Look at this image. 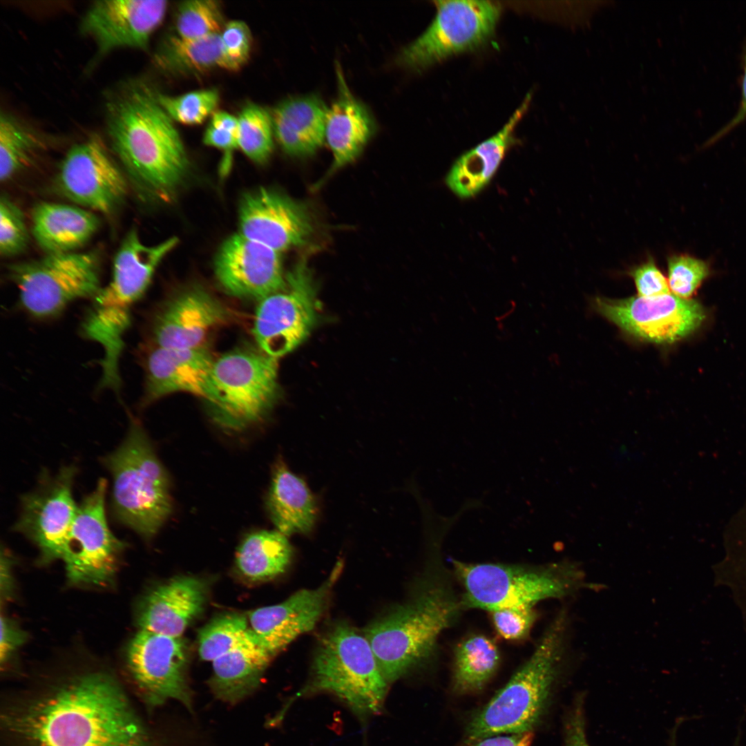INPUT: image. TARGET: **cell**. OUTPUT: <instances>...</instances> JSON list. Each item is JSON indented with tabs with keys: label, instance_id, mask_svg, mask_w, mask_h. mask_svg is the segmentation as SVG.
Instances as JSON below:
<instances>
[{
	"label": "cell",
	"instance_id": "cell-1",
	"mask_svg": "<svg viewBox=\"0 0 746 746\" xmlns=\"http://www.w3.org/2000/svg\"><path fill=\"white\" fill-rule=\"evenodd\" d=\"M2 725L8 746H153L122 687L103 672L12 702Z\"/></svg>",
	"mask_w": 746,
	"mask_h": 746
},
{
	"label": "cell",
	"instance_id": "cell-2",
	"mask_svg": "<svg viewBox=\"0 0 746 746\" xmlns=\"http://www.w3.org/2000/svg\"><path fill=\"white\" fill-rule=\"evenodd\" d=\"M157 93L142 82L123 83L107 99L106 124L111 147L128 178L144 193L161 198L182 182L189 159Z\"/></svg>",
	"mask_w": 746,
	"mask_h": 746
},
{
	"label": "cell",
	"instance_id": "cell-3",
	"mask_svg": "<svg viewBox=\"0 0 746 746\" xmlns=\"http://www.w3.org/2000/svg\"><path fill=\"white\" fill-rule=\"evenodd\" d=\"M568 618L560 612L526 662L468 723V743L488 736L532 731L545 709L564 658Z\"/></svg>",
	"mask_w": 746,
	"mask_h": 746
},
{
	"label": "cell",
	"instance_id": "cell-4",
	"mask_svg": "<svg viewBox=\"0 0 746 746\" xmlns=\"http://www.w3.org/2000/svg\"><path fill=\"white\" fill-rule=\"evenodd\" d=\"M462 608L450 589L435 580L370 625L365 636L386 681L398 680L428 660Z\"/></svg>",
	"mask_w": 746,
	"mask_h": 746
},
{
	"label": "cell",
	"instance_id": "cell-5",
	"mask_svg": "<svg viewBox=\"0 0 746 746\" xmlns=\"http://www.w3.org/2000/svg\"><path fill=\"white\" fill-rule=\"evenodd\" d=\"M104 463L113 479L117 519L144 538L153 537L172 510L170 483L137 421H131L124 441Z\"/></svg>",
	"mask_w": 746,
	"mask_h": 746
},
{
	"label": "cell",
	"instance_id": "cell-6",
	"mask_svg": "<svg viewBox=\"0 0 746 746\" xmlns=\"http://www.w3.org/2000/svg\"><path fill=\"white\" fill-rule=\"evenodd\" d=\"M452 564L463 586V608L492 612L534 606L542 600L563 597L585 586L582 571L568 563L530 566L452 560Z\"/></svg>",
	"mask_w": 746,
	"mask_h": 746
},
{
	"label": "cell",
	"instance_id": "cell-7",
	"mask_svg": "<svg viewBox=\"0 0 746 746\" xmlns=\"http://www.w3.org/2000/svg\"><path fill=\"white\" fill-rule=\"evenodd\" d=\"M311 691L330 692L355 712H379L388 682L365 636L344 623L335 624L321 638L312 668Z\"/></svg>",
	"mask_w": 746,
	"mask_h": 746
},
{
	"label": "cell",
	"instance_id": "cell-8",
	"mask_svg": "<svg viewBox=\"0 0 746 746\" xmlns=\"http://www.w3.org/2000/svg\"><path fill=\"white\" fill-rule=\"evenodd\" d=\"M99 267L97 252L75 251L12 264L8 272L24 311L33 318L48 319L72 302L97 294L102 288Z\"/></svg>",
	"mask_w": 746,
	"mask_h": 746
},
{
	"label": "cell",
	"instance_id": "cell-9",
	"mask_svg": "<svg viewBox=\"0 0 746 746\" xmlns=\"http://www.w3.org/2000/svg\"><path fill=\"white\" fill-rule=\"evenodd\" d=\"M213 379L220 399L218 421L231 428L259 421L279 398L278 358L261 350L222 355L214 361Z\"/></svg>",
	"mask_w": 746,
	"mask_h": 746
},
{
	"label": "cell",
	"instance_id": "cell-10",
	"mask_svg": "<svg viewBox=\"0 0 746 746\" xmlns=\"http://www.w3.org/2000/svg\"><path fill=\"white\" fill-rule=\"evenodd\" d=\"M285 278L283 289L259 300L252 329L260 350L278 359L303 343L319 318L316 287L307 259H300Z\"/></svg>",
	"mask_w": 746,
	"mask_h": 746
},
{
	"label": "cell",
	"instance_id": "cell-11",
	"mask_svg": "<svg viewBox=\"0 0 746 746\" xmlns=\"http://www.w3.org/2000/svg\"><path fill=\"white\" fill-rule=\"evenodd\" d=\"M437 14L428 28L398 56L409 68L420 70L452 55L473 50L495 32L501 7L490 1H434Z\"/></svg>",
	"mask_w": 746,
	"mask_h": 746
},
{
	"label": "cell",
	"instance_id": "cell-12",
	"mask_svg": "<svg viewBox=\"0 0 746 746\" xmlns=\"http://www.w3.org/2000/svg\"><path fill=\"white\" fill-rule=\"evenodd\" d=\"M106 484L99 479L77 506L62 557L72 583L104 584L115 573L124 544L112 534L106 519Z\"/></svg>",
	"mask_w": 746,
	"mask_h": 746
},
{
	"label": "cell",
	"instance_id": "cell-13",
	"mask_svg": "<svg viewBox=\"0 0 746 746\" xmlns=\"http://www.w3.org/2000/svg\"><path fill=\"white\" fill-rule=\"evenodd\" d=\"M189 647L182 638L141 630L128 649L130 673L146 705L150 708L169 699L193 708L187 678Z\"/></svg>",
	"mask_w": 746,
	"mask_h": 746
},
{
	"label": "cell",
	"instance_id": "cell-14",
	"mask_svg": "<svg viewBox=\"0 0 746 746\" xmlns=\"http://www.w3.org/2000/svg\"><path fill=\"white\" fill-rule=\"evenodd\" d=\"M596 310L623 331L645 341L670 343L685 337L705 318L701 305L668 293L624 299L596 298Z\"/></svg>",
	"mask_w": 746,
	"mask_h": 746
},
{
	"label": "cell",
	"instance_id": "cell-15",
	"mask_svg": "<svg viewBox=\"0 0 746 746\" xmlns=\"http://www.w3.org/2000/svg\"><path fill=\"white\" fill-rule=\"evenodd\" d=\"M58 191L71 202L104 213L114 211L127 194V180L99 138L73 145L55 178Z\"/></svg>",
	"mask_w": 746,
	"mask_h": 746
},
{
	"label": "cell",
	"instance_id": "cell-16",
	"mask_svg": "<svg viewBox=\"0 0 746 746\" xmlns=\"http://www.w3.org/2000/svg\"><path fill=\"white\" fill-rule=\"evenodd\" d=\"M75 473L72 466L53 476L44 473L37 488L22 499L15 529L38 546L44 560L62 559L77 510L72 495Z\"/></svg>",
	"mask_w": 746,
	"mask_h": 746
},
{
	"label": "cell",
	"instance_id": "cell-17",
	"mask_svg": "<svg viewBox=\"0 0 746 746\" xmlns=\"http://www.w3.org/2000/svg\"><path fill=\"white\" fill-rule=\"evenodd\" d=\"M238 224L240 234L280 253L306 245L315 231L305 204L262 187L243 195Z\"/></svg>",
	"mask_w": 746,
	"mask_h": 746
},
{
	"label": "cell",
	"instance_id": "cell-18",
	"mask_svg": "<svg viewBox=\"0 0 746 746\" xmlns=\"http://www.w3.org/2000/svg\"><path fill=\"white\" fill-rule=\"evenodd\" d=\"M167 8L162 0L96 1L84 14L80 30L93 39L99 55L120 48L144 50Z\"/></svg>",
	"mask_w": 746,
	"mask_h": 746
},
{
	"label": "cell",
	"instance_id": "cell-19",
	"mask_svg": "<svg viewBox=\"0 0 746 746\" xmlns=\"http://www.w3.org/2000/svg\"><path fill=\"white\" fill-rule=\"evenodd\" d=\"M214 271L223 289L239 298L260 300L286 285L280 253L239 233L222 244Z\"/></svg>",
	"mask_w": 746,
	"mask_h": 746
},
{
	"label": "cell",
	"instance_id": "cell-20",
	"mask_svg": "<svg viewBox=\"0 0 746 746\" xmlns=\"http://www.w3.org/2000/svg\"><path fill=\"white\" fill-rule=\"evenodd\" d=\"M215 359L204 346L164 348L153 345L144 358L145 403L174 392H187L220 403L213 379Z\"/></svg>",
	"mask_w": 746,
	"mask_h": 746
},
{
	"label": "cell",
	"instance_id": "cell-21",
	"mask_svg": "<svg viewBox=\"0 0 746 746\" xmlns=\"http://www.w3.org/2000/svg\"><path fill=\"white\" fill-rule=\"evenodd\" d=\"M341 569L342 564L338 562L319 587L300 590L281 603L248 613L250 630L273 657L298 636L314 629L326 608Z\"/></svg>",
	"mask_w": 746,
	"mask_h": 746
},
{
	"label": "cell",
	"instance_id": "cell-22",
	"mask_svg": "<svg viewBox=\"0 0 746 746\" xmlns=\"http://www.w3.org/2000/svg\"><path fill=\"white\" fill-rule=\"evenodd\" d=\"M229 309L202 287L185 289L170 299L155 315L153 345L187 349L202 347L208 334L230 319Z\"/></svg>",
	"mask_w": 746,
	"mask_h": 746
},
{
	"label": "cell",
	"instance_id": "cell-23",
	"mask_svg": "<svg viewBox=\"0 0 746 746\" xmlns=\"http://www.w3.org/2000/svg\"><path fill=\"white\" fill-rule=\"evenodd\" d=\"M209 584L202 577L178 575L154 587L138 609L141 630L180 637L203 613Z\"/></svg>",
	"mask_w": 746,
	"mask_h": 746
},
{
	"label": "cell",
	"instance_id": "cell-24",
	"mask_svg": "<svg viewBox=\"0 0 746 746\" xmlns=\"http://www.w3.org/2000/svg\"><path fill=\"white\" fill-rule=\"evenodd\" d=\"M338 96L328 108L325 139L333 162L323 181L353 162L362 152L376 129L372 115L347 86L340 66H336Z\"/></svg>",
	"mask_w": 746,
	"mask_h": 746
},
{
	"label": "cell",
	"instance_id": "cell-25",
	"mask_svg": "<svg viewBox=\"0 0 746 746\" xmlns=\"http://www.w3.org/2000/svg\"><path fill=\"white\" fill-rule=\"evenodd\" d=\"M528 94L508 122L495 135L462 154L448 172L445 182L458 198L469 199L479 193L490 182L509 147L514 131L526 111Z\"/></svg>",
	"mask_w": 746,
	"mask_h": 746
},
{
	"label": "cell",
	"instance_id": "cell-26",
	"mask_svg": "<svg viewBox=\"0 0 746 746\" xmlns=\"http://www.w3.org/2000/svg\"><path fill=\"white\" fill-rule=\"evenodd\" d=\"M328 108L317 95L283 100L270 112L274 135L288 155L314 154L323 144Z\"/></svg>",
	"mask_w": 746,
	"mask_h": 746
},
{
	"label": "cell",
	"instance_id": "cell-27",
	"mask_svg": "<svg viewBox=\"0 0 746 746\" xmlns=\"http://www.w3.org/2000/svg\"><path fill=\"white\" fill-rule=\"evenodd\" d=\"M99 218L91 211L43 202L31 213V233L46 254L75 252L97 232Z\"/></svg>",
	"mask_w": 746,
	"mask_h": 746
},
{
	"label": "cell",
	"instance_id": "cell-28",
	"mask_svg": "<svg viewBox=\"0 0 746 746\" xmlns=\"http://www.w3.org/2000/svg\"><path fill=\"white\" fill-rule=\"evenodd\" d=\"M272 658L249 629L240 643L212 661V693L223 702H239L258 687Z\"/></svg>",
	"mask_w": 746,
	"mask_h": 746
},
{
	"label": "cell",
	"instance_id": "cell-29",
	"mask_svg": "<svg viewBox=\"0 0 746 746\" xmlns=\"http://www.w3.org/2000/svg\"><path fill=\"white\" fill-rule=\"evenodd\" d=\"M266 502L271 521L283 535L312 529L317 515L315 499L305 482L281 459L274 466Z\"/></svg>",
	"mask_w": 746,
	"mask_h": 746
},
{
	"label": "cell",
	"instance_id": "cell-30",
	"mask_svg": "<svg viewBox=\"0 0 746 746\" xmlns=\"http://www.w3.org/2000/svg\"><path fill=\"white\" fill-rule=\"evenodd\" d=\"M292 548L279 531L260 530L248 535L236 556L238 573L245 580L260 582L283 573L290 563Z\"/></svg>",
	"mask_w": 746,
	"mask_h": 746
},
{
	"label": "cell",
	"instance_id": "cell-31",
	"mask_svg": "<svg viewBox=\"0 0 746 746\" xmlns=\"http://www.w3.org/2000/svg\"><path fill=\"white\" fill-rule=\"evenodd\" d=\"M160 69L175 75L200 74L224 68L220 33L201 38L166 37L154 55Z\"/></svg>",
	"mask_w": 746,
	"mask_h": 746
},
{
	"label": "cell",
	"instance_id": "cell-32",
	"mask_svg": "<svg viewBox=\"0 0 746 746\" xmlns=\"http://www.w3.org/2000/svg\"><path fill=\"white\" fill-rule=\"evenodd\" d=\"M499 653L488 638L475 635L461 641L454 656L453 688L460 694L481 689L496 671Z\"/></svg>",
	"mask_w": 746,
	"mask_h": 746
},
{
	"label": "cell",
	"instance_id": "cell-33",
	"mask_svg": "<svg viewBox=\"0 0 746 746\" xmlns=\"http://www.w3.org/2000/svg\"><path fill=\"white\" fill-rule=\"evenodd\" d=\"M45 146L44 137L15 116L0 117V179L6 182L30 164Z\"/></svg>",
	"mask_w": 746,
	"mask_h": 746
},
{
	"label": "cell",
	"instance_id": "cell-34",
	"mask_svg": "<svg viewBox=\"0 0 746 746\" xmlns=\"http://www.w3.org/2000/svg\"><path fill=\"white\" fill-rule=\"evenodd\" d=\"M238 120V149L254 162L265 163L274 149L271 113L262 106L248 103L241 109Z\"/></svg>",
	"mask_w": 746,
	"mask_h": 746
},
{
	"label": "cell",
	"instance_id": "cell-35",
	"mask_svg": "<svg viewBox=\"0 0 746 746\" xmlns=\"http://www.w3.org/2000/svg\"><path fill=\"white\" fill-rule=\"evenodd\" d=\"M248 617L238 612L218 614L199 631L198 653L203 660L213 661L224 654L246 636Z\"/></svg>",
	"mask_w": 746,
	"mask_h": 746
},
{
	"label": "cell",
	"instance_id": "cell-36",
	"mask_svg": "<svg viewBox=\"0 0 746 746\" xmlns=\"http://www.w3.org/2000/svg\"><path fill=\"white\" fill-rule=\"evenodd\" d=\"M225 24L220 1L190 0L178 6L175 28L179 37L195 39L219 34Z\"/></svg>",
	"mask_w": 746,
	"mask_h": 746
},
{
	"label": "cell",
	"instance_id": "cell-37",
	"mask_svg": "<svg viewBox=\"0 0 746 746\" xmlns=\"http://www.w3.org/2000/svg\"><path fill=\"white\" fill-rule=\"evenodd\" d=\"M157 99L174 121L186 125L202 123L216 111L220 93L216 88L194 90L180 95L157 93Z\"/></svg>",
	"mask_w": 746,
	"mask_h": 746
},
{
	"label": "cell",
	"instance_id": "cell-38",
	"mask_svg": "<svg viewBox=\"0 0 746 746\" xmlns=\"http://www.w3.org/2000/svg\"><path fill=\"white\" fill-rule=\"evenodd\" d=\"M29 232L20 208L8 196L0 199V254L12 257L23 252L29 242Z\"/></svg>",
	"mask_w": 746,
	"mask_h": 746
},
{
	"label": "cell",
	"instance_id": "cell-39",
	"mask_svg": "<svg viewBox=\"0 0 746 746\" xmlns=\"http://www.w3.org/2000/svg\"><path fill=\"white\" fill-rule=\"evenodd\" d=\"M668 284L674 295L689 299L709 274L704 261L688 255L668 258Z\"/></svg>",
	"mask_w": 746,
	"mask_h": 746
},
{
	"label": "cell",
	"instance_id": "cell-40",
	"mask_svg": "<svg viewBox=\"0 0 746 746\" xmlns=\"http://www.w3.org/2000/svg\"><path fill=\"white\" fill-rule=\"evenodd\" d=\"M224 54L223 69L236 71L248 61L252 35L247 24L240 20L227 23L220 32Z\"/></svg>",
	"mask_w": 746,
	"mask_h": 746
},
{
	"label": "cell",
	"instance_id": "cell-41",
	"mask_svg": "<svg viewBox=\"0 0 746 746\" xmlns=\"http://www.w3.org/2000/svg\"><path fill=\"white\" fill-rule=\"evenodd\" d=\"M534 606L505 608L490 612L495 628L506 640H515L526 637L535 619Z\"/></svg>",
	"mask_w": 746,
	"mask_h": 746
},
{
	"label": "cell",
	"instance_id": "cell-42",
	"mask_svg": "<svg viewBox=\"0 0 746 746\" xmlns=\"http://www.w3.org/2000/svg\"><path fill=\"white\" fill-rule=\"evenodd\" d=\"M238 117L225 111H216L204 131V144L230 151L238 148Z\"/></svg>",
	"mask_w": 746,
	"mask_h": 746
},
{
	"label": "cell",
	"instance_id": "cell-43",
	"mask_svg": "<svg viewBox=\"0 0 746 746\" xmlns=\"http://www.w3.org/2000/svg\"><path fill=\"white\" fill-rule=\"evenodd\" d=\"M629 274L634 280L639 296L651 297L671 292L668 280L651 257L633 267Z\"/></svg>",
	"mask_w": 746,
	"mask_h": 746
},
{
	"label": "cell",
	"instance_id": "cell-44",
	"mask_svg": "<svg viewBox=\"0 0 746 746\" xmlns=\"http://www.w3.org/2000/svg\"><path fill=\"white\" fill-rule=\"evenodd\" d=\"M565 746H590L585 729L583 700L580 697L569 709L564 723Z\"/></svg>",
	"mask_w": 746,
	"mask_h": 746
},
{
	"label": "cell",
	"instance_id": "cell-45",
	"mask_svg": "<svg viewBox=\"0 0 746 746\" xmlns=\"http://www.w3.org/2000/svg\"><path fill=\"white\" fill-rule=\"evenodd\" d=\"M26 638L25 632L18 628L10 620L1 617L0 644L1 664L8 660L11 654L26 640Z\"/></svg>",
	"mask_w": 746,
	"mask_h": 746
},
{
	"label": "cell",
	"instance_id": "cell-46",
	"mask_svg": "<svg viewBox=\"0 0 746 746\" xmlns=\"http://www.w3.org/2000/svg\"><path fill=\"white\" fill-rule=\"evenodd\" d=\"M532 731L518 734H500L488 736L472 741L469 746H530Z\"/></svg>",
	"mask_w": 746,
	"mask_h": 746
},
{
	"label": "cell",
	"instance_id": "cell-47",
	"mask_svg": "<svg viewBox=\"0 0 746 746\" xmlns=\"http://www.w3.org/2000/svg\"><path fill=\"white\" fill-rule=\"evenodd\" d=\"M746 118V57L744 74L742 82V97L740 107L738 110L736 117L731 121L729 124L725 128V131L729 130L730 128L734 127L738 123L741 122Z\"/></svg>",
	"mask_w": 746,
	"mask_h": 746
},
{
	"label": "cell",
	"instance_id": "cell-48",
	"mask_svg": "<svg viewBox=\"0 0 746 746\" xmlns=\"http://www.w3.org/2000/svg\"><path fill=\"white\" fill-rule=\"evenodd\" d=\"M738 740H737V741L736 742V744H735V745H734V746H738Z\"/></svg>",
	"mask_w": 746,
	"mask_h": 746
}]
</instances>
